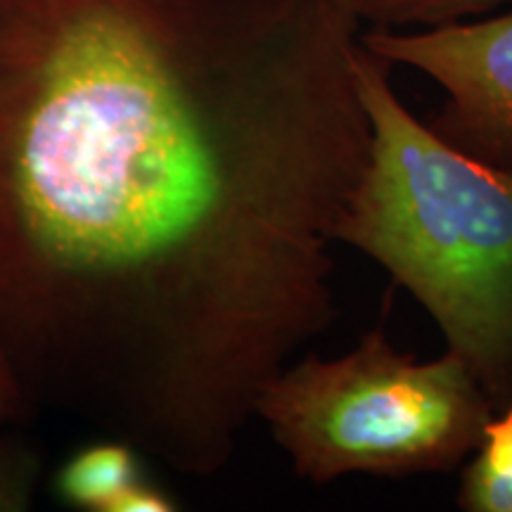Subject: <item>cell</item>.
<instances>
[{"instance_id": "cell-9", "label": "cell", "mask_w": 512, "mask_h": 512, "mask_svg": "<svg viewBox=\"0 0 512 512\" xmlns=\"http://www.w3.org/2000/svg\"><path fill=\"white\" fill-rule=\"evenodd\" d=\"M29 411V403L24 401L22 392L12 380L8 368L0 361V427L8 425V422H15L24 418V413Z\"/></svg>"}, {"instance_id": "cell-1", "label": "cell", "mask_w": 512, "mask_h": 512, "mask_svg": "<svg viewBox=\"0 0 512 512\" xmlns=\"http://www.w3.org/2000/svg\"><path fill=\"white\" fill-rule=\"evenodd\" d=\"M335 0H0V361L181 475L339 316L370 159Z\"/></svg>"}, {"instance_id": "cell-2", "label": "cell", "mask_w": 512, "mask_h": 512, "mask_svg": "<svg viewBox=\"0 0 512 512\" xmlns=\"http://www.w3.org/2000/svg\"><path fill=\"white\" fill-rule=\"evenodd\" d=\"M392 69L358 38L373 143L337 242L413 294L501 411L512 396V166L437 136L396 93Z\"/></svg>"}, {"instance_id": "cell-8", "label": "cell", "mask_w": 512, "mask_h": 512, "mask_svg": "<svg viewBox=\"0 0 512 512\" xmlns=\"http://www.w3.org/2000/svg\"><path fill=\"white\" fill-rule=\"evenodd\" d=\"M34 486V465L0 441V512L27 510Z\"/></svg>"}, {"instance_id": "cell-3", "label": "cell", "mask_w": 512, "mask_h": 512, "mask_svg": "<svg viewBox=\"0 0 512 512\" xmlns=\"http://www.w3.org/2000/svg\"><path fill=\"white\" fill-rule=\"evenodd\" d=\"M496 406L451 351L403 354L382 325L337 358L285 366L256 399L294 472L325 486L347 475L401 479L451 472L482 444Z\"/></svg>"}, {"instance_id": "cell-5", "label": "cell", "mask_w": 512, "mask_h": 512, "mask_svg": "<svg viewBox=\"0 0 512 512\" xmlns=\"http://www.w3.org/2000/svg\"><path fill=\"white\" fill-rule=\"evenodd\" d=\"M143 479L136 448L110 439L76 453L57 475V489L81 510L117 512L121 498Z\"/></svg>"}, {"instance_id": "cell-4", "label": "cell", "mask_w": 512, "mask_h": 512, "mask_svg": "<svg viewBox=\"0 0 512 512\" xmlns=\"http://www.w3.org/2000/svg\"><path fill=\"white\" fill-rule=\"evenodd\" d=\"M361 43L441 86L432 131L467 155L512 166V5L434 29H368Z\"/></svg>"}, {"instance_id": "cell-7", "label": "cell", "mask_w": 512, "mask_h": 512, "mask_svg": "<svg viewBox=\"0 0 512 512\" xmlns=\"http://www.w3.org/2000/svg\"><path fill=\"white\" fill-rule=\"evenodd\" d=\"M370 29H434L510 8L512 0H335Z\"/></svg>"}, {"instance_id": "cell-6", "label": "cell", "mask_w": 512, "mask_h": 512, "mask_svg": "<svg viewBox=\"0 0 512 512\" xmlns=\"http://www.w3.org/2000/svg\"><path fill=\"white\" fill-rule=\"evenodd\" d=\"M456 503L465 512H512V396L463 463Z\"/></svg>"}]
</instances>
